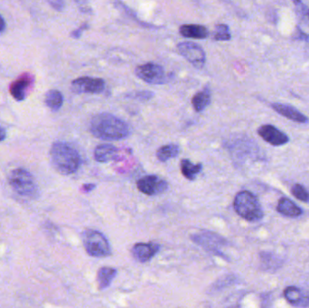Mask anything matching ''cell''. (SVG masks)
<instances>
[{
  "label": "cell",
  "instance_id": "cell-1",
  "mask_svg": "<svg viewBox=\"0 0 309 308\" xmlns=\"http://www.w3.org/2000/svg\"><path fill=\"white\" fill-rule=\"evenodd\" d=\"M90 130L96 138L107 141L121 140L130 134L128 124L110 113L94 116L90 120Z\"/></svg>",
  "mask_w": 309,
  "mask_h": 308
},
{
  "label": "cell",
  "instance_id": "cell-2",
  "mask_svg": "<svg viewBox=\"0 0 309 308\" xmlns=\"http://www.w3.org/2000/svg\"><path fill=\"white\" fill-rule=\"evenodd\" d=\"M50 155L52 165L62 175L74 174L81 166L80 154L67 143L62 141L53 143Z\"/></svg>",
  "mask_w": 309,
  "mask_h": 308
},
{
  "label": "cell",
  "instance_id": "cell-3",
  "mask_svg": "<svg viewBox=\"0 0 309 308\" xmlns=\"http://www.w3.org/2000/svg\"><path fill=\"white\" fill-rule=\"evenodd\" d=\"M235 212L249 222H257L263 217V211L257 197L249 191L238 193L233 203Z\"/></svg>",
  "mask_w": 309,
  "mask_h": 308
},
{
  "label": "cell",
  "instance_id": "cell-4",
  "mask_svg": "<svg viewBox=\"0 0 309 308\" xmlns=\"http://www.w3.org/2000/svg\"><path fill=\"white\" fill-rule=\"evenodd\" d=\"M8 182L17 195L30 199H35L38 196V186L32 174L25 169L17 168L12 171Z\"/></svg>",
  "mask_w": 309,
  "mask_h": 308
},
{
  "label": "cell",
  "instance_id": "cell-5",
  "mask_svg": "<svg viewBox=\"0 0 309 308\" xmlns=\"http://www.w3.org/2000/svg\"><path fill=\"white\" fill-rule=\"evenodd\" d=\"M81 239L86 252L90 256L106 258L111 254L110 243L100 232L88 229L81 234Z\"/></svg>",
  "mask_w": 309,
  "mask_h": 308
},
{
  "label": "cell",
  "instance_id": "cell-6",
  "mask_svg": "<svg viewBox=\"0 0 309 308\" xmlns=\"http://www.w3.org/2000/svg\"><path fill=\"white\" fill-rule=\"evenodd\" d=\"M136 75L149 84H164L167 81L164 68L154 62L138 65L135 70Z\"/></svg>",
  "mask_w": 309,
  "mask_h": 308
},
{
  "label": "cell",
  "instance_id": "cell-7",
  "mask_svg": "<svg viewBox=\"0 0 309 308\" xmlns=\"http://www.w3.org/2000/svg\"><path fill=\"white\" fill-rule=\"evenodd\" d=\"M178 52L196 68H203L206 62L205 51L197 43L182 42L177 45Z\"/></svg>",
  "mask_w": 309,
  "mask_h": 308
},
{
  "label": "cell",
  "instance_id": "cell-8",
  "mask_svg": "<svg viewBox=\"0 0 309 308\" xmlns=\"http://www.w3.org/2000/svg\"><path fill=\"white\" fill-rule=\"evenodd\" d=\"M105 89V81L100 78L81 77L71 82V90L75 93H100Z\"/></svg>",
  "mask_w": 309,
  "mask_h": 308
},
{
  "label": "cell",
  "instance_id": "cell-9",
  "mask_svg": "<svg viewBox=\"0 0 309 308\" xmlns=\"http://www.w3.org/2000/svg\"><path fill=\"white\" fill-rule=\"evenodd\" d=\"M138 189L147 195L163 194L168 188V184L157 176H146L137 182Z\"/></svg>",
  "mask_w": 309,
  "mask_h": 308
},
{
  "label": "cell",
  "instance_id": "cell-10",
  "mask_svg": "<svg viewBox=\"0 0 309 308\" xmlns=\"http://www.w3.org/2000/svg\"><path fill=\"white\" fill-rule=\"evenodd\" d=\"M34 78L28 72H24L11 83L9 91L13 98L18 101L24 100L33 89Z\"/></svg>",
  "mask_w": 309,
  "mask_h": 308
},
{
  "label": "cell",
  "instance_id": "cell-11",
  "mask_svg": "<svg viewBox=\"0 0 309 308\" xmlns=\"http://www.w3.org/2000/svg\"><path fill=\"white\" fill-rule=\"evenodd\" d=\"M192 239L195 243L205 248V250L218 254H221L219 249L222 245H224V242H225L216 233H211L207 231L196 233L192 236Z\"/></svg>",
  "mask_w": 309,
  "mask_h": 308
},
{
  "label": "cell",
  "instance_id": "cell-12",
  "mask_svg": "<svg viewBox=\"0 0 309 308\" xmlns=\"http://www.w3.org/2000/svg\"><path fill=\"white\" fill-rule=\"evenodd\" d=\"M258 134L263 140L272 146H283L290 141V138L279 128L272 125H263L258 129Z\"/></svg>",
  "mask_w": 309,
  "mask_h": 308
},
{
  "label": "cell",
  "instance_id": "cell-13",
  "mask_svg": "<svg viewBox=\"0 0 309 308\" xmlns=\"http://www.w3.org/2000/svg\"><path fill=\"white\" fill-rule=\"evenodd\" d=\"M159 249H160V246L155 242H150V243L139 242V243L135 244L132 248V255L135 260L144 263V262L150 261L153 257L159 252Z\"/></svg>",
  "mask_w": 309,
  "mask_h": 308
},
{
  "label": "cell",
  "instance_id": "cell-14",
  "mask_svg": "<svg viewBox=\"0 0 309 308\" xmlns=\"http://www.w3.org/2000/svg\"><path fill=\"white\" fill-rule=\"evenodd\" d=\"M271 107L276 112L292 121L299 122V123H306L309 121V119L305 116L304 114L301 113L300 110H298L290 105L274 103L271 105Z\"/></svg>",
  "mask_w": 309,
  "mask_h": 308
},
{
  "label": "cell",
  "instance_id": "cell-15",
  "mask_svg": "<svg viewBox=\"0 0 309 308\" xmlns=\"http://www.w3.org/2000/svg\"><path fill=\"white\" fill-rule=\"evenodd\" d=\"M284 297L292 306L300 308H307L309 306V296L303 294L300 289L293 286L286 289L284 291Z\"/></svg>",
  "mask_w": 309,
  "mask_h": 308
},
{
  "label": "cell",
  "instance_id": "cell-16",
  "mask_svg": "<svg viewBox=\"0 0 309 308\" xmlns=\"http://www.w3.org/2000/svg\"><path fill=\"white\" fill-rule=\"evenodd\" d=\"M179 33L182 36L195 39H205L209 35V31L201 24H183L179 28Z\"/></svg>",
  "mask_w": 309,
  "mask_h": 308
},
{
  "label": "cell",
  "instance_id": "cell-17",
  "mask_svg": "<svg viewBox=\"0 0 309 308\" xmlns=\"http://www.w3.org/2000/svg\"><path fill=\"white\" fill-rule=\"evenodd\" d=\"M119 149L110 144H102L96 147L94 150V157L96 161L100 163H107V162L114 160L117 157Z\"/></svg>",
  "mask_w": 309,
  "mask_h": 308
},
{
  "label": "cell",
  "instance_id": "cell-18",
  "mask_svg": "<svg viewBox=\"0 0 309 308\" xmlns=\"http://www.w3.org/2000/svg\"><path fill=\"white\" fill-rule=\"evenodd\" d=\"M277 210L280 214L292 218L298 217L302 214V210L291 200L288 198H282L280 200Z\"/></svg>",
  "mask_w": 309,
  "mask_h": 308
},
{
  "label": "cell",
  "instance_id": "cell-19",
  "mask_svg": "<svg viewBox=\"0 0 309 308\" xmlns=\"http://www.w3.org/2000/svg\"><path fill=\"white\" fill-rule=\"evenodd\" d=\"M211 90L208 87H205L204 90L196 93L192 99V105L195 111H203L211 103Z\"/></svg>",
  "mask_w": 309,
  "mask_h": 308
},
{
  "label": "cell",
  "instance_id": "cell-20",
  "mask_svg": "<svg viewBox=\"0 0 309 308\" xmlns=\"http://www.w3.org/2000/svg\"><path fill=\"white\" fill-rule=\"evenodd\" d=\"M116 275H117V271L113 268L103 267L100 269L98 271V275H97V282L99 285V289L100 290L107 289L111 284Z\"/></svg>",
  "mask_w": 309,
  "mask_h": 308
},
{
  "label": "cell",
  "instance_id": "cell-21",
  "mask_svg": "<svg viewBox=\"0 0 309 308\" xmlns=\"http://www.w3.org/2000/svg\"><path fill=\"white\" fill-rule=\"evenodd\" d=\"M203 170L202 164H193L188 159H183L181 161V172L183 176L188 180L194 181Z\"/></svg>",
  "mask_w": 309,
  "mask_h": 308
},
{
  "label": "cell",
  "instance_id": "cell-22",
  "mask_svg": "<svg viewBox=\"0 0 309 308\" xmlns=\"http://www.w3.org/2000/svg\"><path fill=\"white\" fill-rule=\"evenodd\" d=\"M44 102L49 109L53 111H57L62 108L63 104V96L59 90H48L45 94Z\"/></svg>",
  "mask_w": 309,
  "mask_h": 308
},
{
  "label": "cell",
  "instance_id": "cell-23",
  "mask_svg": "<svg viewBox=\"0 0 309 308\" xmlns=\"http://www.w3.org/2000/svg\"><path fill=\"white\" fill-rule=\"evenodd\" d=\"M180 152V147L176 144H168L160 147L157 152V157L161 162H166L177 157Z\"/></svg>",
  "mask_w": 309,
  "mask_h": 308
},
{
  "label": "cell",
  "instance_id": "cell-24",
  "mask_svg": "<svg viewBox=\"0 0 309 308\" xmlns=\"http://www.w3.org/2000/svg\"><path fill=\"white\" fill-rule=\"evenodd\" d=\"M231 37V32L227 24H220L215 26L214 33L215 41H229Z\"/></svg>",
  "mask_w": 309,
  "mask_h": 308
},
{
  "label": "cell",
  "instance_id": "cell-25",
  "mask_svg": "<svg viewBox=\"0 0 309 308\" xmlns=\"http://www.w3.org/2000/svg\"><path fill=\"white\" fill-rule=\"evenodd\" d=\"M291 193L297 199L300 201H302V202H309V193L303 185H299V184L294 185L291 189Z\"/></svg>",
  "mask_w": 309,
  "mask_h": 308
},
{
  "label": "cell",
  "instance_id": "cell-26",
  "mask_svg": "<svg viewBox=\"0 0 309 308\" xmlns=\"http://www.w3.org/2000/svg\"><path fill=\"white\" fill-rule=\"evenodd\" d=\"M133 96L135 98L139 99V100H150L151 98H153L154 93L151 92V91L144 90V91H138V92H135Z\"/></svg>",
  "mask_w": 309,
  "mask_h": 308
},
{
  "label": "cell",
  "instance_id": "cell-27",
  "mask_svg": "<svg viewBox=\"0 0 309 308\" xmlns=\"http://www.w3.org/2000/svg\"><path fill=\"white\" fill-rule=\"evenodd\" d=\"M88 28H89V24H86V23L85 24H82L79 28L71 32V37L75 38V39L81 37L82 32L85 31V30H87Z\"/></svg>",
  "mask_w": 309,
  "mask_h": 308
},
{
  "label": "cell",
  "instance_id": "cell-28",
  "mask_svg": "<svg viewBox=\"0 0 309 308\" xmlns=\"http://www.w3.org/2000/svg\"><path fill=\"white\" fill-rule=\"evenodd\" d=\"M294 3H295V5H298V7L301 10V13L303 14L305 17L309 21V7H308L307 5H305L304 4H303L302 2H300V1H295Z\"/></svg>",
  "mask_w": 309,
  "mask_h": 308
},
{
  "label": "cell",
  "instance_id": "cell-29",
  "mask_svg": "<svg viewBox=\"0 0 309 308\" xmlns=\"http://www.w3.org/2000/svg\"><path fill=\"white\" fill-rule=\"evenodd\" d=\"M49 4L52 5V8H54L57 11H62L64 7V2L61 0H54V1H49Z\"/></svg>",
  "mask_w": 309,
  "mask_h": 308
},
{
  "label": "cell",
  "instance_id": "cell-30",
  "mask_svg": "<svg viewBox=\"0 0 309 308\" xmlns=\"http://www.w3.org/2000/svg\"><path fill=\"white\" fill-rule=\"evenodd\" d=\"M96 185L94 184H86V185H82L81 190L84 192V193H89L90 191L95 188Z\"/></svg>",
  "mask_w": 309,
  "mask_h": 308
},
{
  "label": "cell",
  "instance_id": "cell-31",
  "mask_svg": "<svg viewBox=\"0 0 309 308\" xmlns=\"http://www.w3.org/2000/svg\"><path fill=\"white\" fill-rule=\"evenodd\" d=\"M6 138V132H5V128L0 127V142H2L3 140H5Z\"/></svg>",
  "mask_w": 309,
  "mask_h": 308
},
{
  "label": "cell",
  "instance_id": "cell-32",
  "mask_svg": "<svg viewBox=\"0 0 309 308\" xmlns=\"http://www.w3.org/2000/svg\"><path fill=\"white\" fill-rule=\"evenodd\" d=\"M5 29V22L4 18L0 14V32H3Z\"/></svg>",
  "mask_w": 309,
  "mask_h": 308
}]
</instances>
